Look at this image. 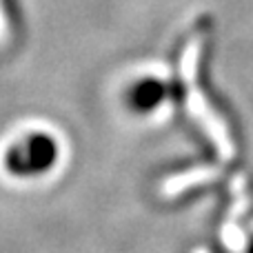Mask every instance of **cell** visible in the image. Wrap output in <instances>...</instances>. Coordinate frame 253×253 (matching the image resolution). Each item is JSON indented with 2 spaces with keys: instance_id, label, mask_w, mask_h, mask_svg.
<instances>
[{
  "instance_id": "1",
  "label": "cell",
  "mask_w": 253,
  "mask_h": 253,
  "mask_svg": "<svg viewBox=\"0 0 253 253\" xmlns=\"http://www.w3.org/2000/svg\"><path fill=\"white\" fill-rule=\"evenodd\" d=\"M198 51H200V44L191 42L187 47V51H184V58H182V78H184V89H187V107H189L193 118L200 120L202 126L209 131L207 135L213 138L215 147L220 149L222 158H229L231 156V144H229L227 133H222V126H220V123L213 118V114H211V109L207 107L205 98H202L200 89H198V84H196Z\"/></svg>"
},
{
  "instance_id": "2",
  "label": "cell",
  "mask_w": 253,
  "mask_h": 253,
  "mask_svg": "<svg viewBox=\"0 0 253 253\" xmlns=\"http://www.w3.org/2000/svg\"><path fill=\"white\" fill-rule=\"evenodd\" d=\"M58 147L53 138L44 133L27 135L22 142L13 144L7 151V167L11 173L29 175V173H42L56 162Z\"/></svg>"
},
{
  "instance_id": "3",
  "label": "cell",
  "mask_w": 253,
  "mask_h": 253,
  "mask_svg": "<svg viewBox=\"0 0 253 253\" xmlns=\"http://www.w3.org/2000/svg\"><path fill=\"white\" fill-rule=\"evenodd\" d=\"M167 96V87L160 83V80L147 78L142 83H138L129 93L131 107L138 111H151L153 107H158Z\"/></svg>"
},
{
  "instance_id": "4",
  "label": "cell",
  "mask_w": 253,
  "mask_h": 253,
  "mask_svg": "<svg viewBox=\"0 0 253 253\" xmlns=\"http://www.w3.org/2000/svg\"><path fill=\"white\" fill-rule=\"evenodd\" d=\"M249 253H253V240H251V245H249Z\"/></svg>"
}]
</instances>
